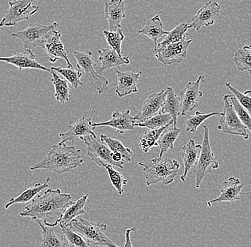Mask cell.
<instances>
[{
  "instance_id": "obj_15",
  "label": "cell",
  "mask_w": 251,
  "mask_h": 247,
  "mask_svg": "<svg viewBox=\"0 0 251 247\" xmlns=\"http://www.w3.org/2000/svg\"><path fill=\"white\" fill-rule=\"evenodd\" d=\"M36 58L37 56L33 52L32 50L25 48L23 52L17 53L13 56L8 57L0 56V62L14 66L20 71H23L24 69H36L50 73L51 70L39 63L36 60Z\"/></svg>"
},
{
  "instance_id": "obj_37",
  "label": "cell",
  "mask_w": 251,
  "mask_h": 247,
  "mask_svg": "<svg viewBox=\"0 0 251 247\" xmlns=\"http://www.w3.org/2000/svg\"><path fill=\"white\" fill-rule=\"evenodd\" d=\"M50 69L54 70L59 75H61L64 79L67 80L74 89H77L79 86L82 85L81 77L82 76L81 70L78 68L75 70L73 68H62V67H51Z\"/></svg>"
},
{
  "instance_id": "obj_21",
  "label": "cell",
  "mask_w": 251,
  "mask_h": 247,
  "mask_svg": "<svg viewBox=\"0 0 251 247\" xmlns=\"http://www.w3.org/2000/svg\"><path fill=\"white\" fill-rule=\"evenodd\" d=\"M104 15L109 22V30L114 32L122 26V22L126 17L125 0H110L104 4Z\"/></svg>"
},
{
  "instance_id": "obj_24",
  "label": "cell",
  "mask_w": 251,
  "mask_h": 247,
  "mask_svg": "<svg viewBox=\"0 0 251 247\" xmlns=\"http://www.w3.org/2000/svg\"><path fill=\"white\" fill-rule=\"evenodd\" d=\"M180 112L181 107L179 97L175 93L172 87H168L166 89V96L161 107V112L170 114L173 118V125L174 126H176L177 119L180 115Z\"/></svg>"
},
{
  "instance_id": "obj_29",
  "label": "cell",
  "mask_w": 251,
  "mask_h": 247,
  "mask_svg": "<svg viewBox=\"0 0 251 247\" xmlns=\"http://www.w3.org/2000/svg\"><path fill=\"white\" fill-rule=\"evenodd\" d=\"M87 200L88 195L86 194V195H82L79 199L76 200L75 202H72V204L67 207V209L63 212L60 218L58 220V225L59 223L67 225V224L70 223L74 219L86 213L84 207H85Z\"/></svg>"
},
{
  "instance_id": "obj_8",
  "label": "cell",
  "mask_w": 251,
  "mask_h": 247,
  "mask_svg": "<svg viewBox=\"0 0 251 247\" xmlns=\"http://www.w3.org/2000/svg\"><path fill=\"white\" fill-rule=\"evenodd\" d=\"M39 10L34 5L32 0H12L9 1V9L0 21V27H12L22 22L29 20Z\"/></svg>"
},
{
  "instance_id": "obj_17",
  "label": "cell",
  "mask_w": 251,
  "mask_h": 247,
  "mask_svg": "<svg viewBox=\"0 0 251 247\" xmlns=\"http://www.w3.org/2000/svg\"><path fill=\"white\" fill-rule=\"evenodd\" d=\"M221 8V6L216 1H210L205 3L193 17L191 24L188 25V29L199 31L203 26L206 27L214 24L216 19L219 17Z\"/></svg>"
},
{
  "instance_id": "obj_10",
  "label": "cell",
  "mask_w": 251,
  "mask_h": 247,
  "mask_svg": "<svg viewBox=\"0 0 251 247\" xmlns=\"http://www.w3.org/2000/svg\"><path fill=\"white\" fill-rule=\"evenodd\" d=\"M86 145L87 156L97 165L104 168L106 165L118 167L119 165L112 159V151L107 145L98 139L97 136L89 135L81 139Z\"/></svg>"
},
{
  "instance_id": "obj_33",
  "label": "cell",
  "mask_w": 251,
  "mask_h": 247,
  "mask_svg": "<svg viewBox=\"0 0 251 247\" xmlns=\"http://www.w3.org/2000/svg\"><path fill=\"white\" fill-rule=\"evenodd\" d=\"M169 127H162L158 129H149L139 137V146L143 152L148 153L151 148L157 147V140L160 135Z\"/></svg>"
},
{
  "instance_id": "obj_44",
  "label": "cell",
  "mask_w": 251,
  "mask_h": 247,
  "mask_svg": "<svg viewBox=\"0 0 251 247\" xmlns=\"http://www.w3.org/2000/svg\"><path fill=\"white\" fill-rule=\"evenodd\" d=\"M37 1V0H32V2H34V1Z\"/></svg>"
},
{
  "instance_id": "obj_22",
  "label": "cell",
  "mask_w": 251,
  "mask_h": 247,
  "mask_svg": "<svg viewBox=\"0 0 251 247\" xmlns=\"http://www.w3.org/2000/svg\"><path fill=\"white\" fill-rule=\"evenodd\" d=\"M99 61L101 67H98L100 73L113 68H119L130 64L129 56H123L118 54L115 50L108 46L103 49L98 50Z\"/></svg>"
},
{
  "instance_id": "obj_30",
  "label": "cell",
  "mask_w": 251,
  "mask_h": 247,
  "mask_svg": "<svg viewBox=\"0 0 251 247\" xmlns=\"http://www.w3.org/2000/svg\"><path fill=\"white\" fill-rule=\"evenodd\" d=\"M180 128H176V126H173L161 134L157 140V147L160 148V153L158 157H162L164 154L169 150H174V143L176 140L178 138L180 134Z\"/></svg>"
},
{
  "instance_id": "obj_36",
  "label": "cell",
  "mask_w": 251,
  "mask_h": 247,
  "mask_svg": "<svg viewBox=\"0 0 251 247\" xmlns=\"http://www.w3.org/2000/svg\"><path fill=\"white\" fill-rule=\"evenodd\" d=\"M221 115V112H213L210 113H205V112H196L194 115H190L186 118L185 121V128L186 131L189 134H194L197 131L198 128L201 125L202 123L208 118L211 117L216 116V115Z\"/></svg>"
},
{
  "instance_id": "obj_1",
  "label": "cell",
  "mask_w": 251,
  "mask_h": 247,
  "mask_svg": "<svg viewBox=\"0 0 251 247\" xmlns=\"http://www.w3.org/2000/svg\"><path fill=\"white\" fill-rule=\"evenodd\" d=\"M72 199L70 194L62 192L59 188H50L36 195L20 212V215L34 220H42L45 225L55 227L63 212L72 204Z\"/></svg>"
},
{
  "instance_id": "obj_12",
  "label": "cell",
  "mask_w": 251,
  "mask_h": 247,
  "mask_svg": "<svg viewBox=\"0 0 251 247\" xmlns=\"http://www.w3.org/2000/svg\"><path fill=\"white\" fill-rule=\"evenodd\" d=\"M61 37L62 34L60 32L55 29L50 31L47 33L40 47L43 48L44 51L47 53L49 61L51 63H55L58 59H62L65 61L68 68H73V65L69 59Z\"/></svg>"
},
{
  "instance_id": "obj_19",
  "label": "cell",
  "mask_w": 251,
  "mask_h": 247,
  "mask_svg": "<svg viewBox=\"0 0 251 247\" xmlns=\"http://www.w3.org/2000/svg\"><path fill=\"white\" fill-rule=\"evenodd\" d=\"M165 96H166V89H163L158 93H152L149 94L144 101L140 112L133 117L135 123L144 121L161 112Z\"/></svg>"
},
{
  "instance_id": "obj_4",
  "label": "cell",
  "mask_w": 251,
  "mask_h": 247,
  "mask_svg": "<svg viewBox=\"0 0 251 247\" xmlns=\"http://www.w3.org/2000/svg\"><path fill=\"white\" fill-rule=\"evenodd\" d=\"M67 225L78 233L90 245L118 247L104 234L105 231L107 230L106 224L93 223L79 216L67 224Z\"/></svg>"
},
{
  "instance_id": "obj_32",
  "label": "cell",
  "mask_w": 251,
  "mask_h": 247,
  "mask_svg": "<svg viewBox=\"0 0 251 247\" xmlns=\"http://www.w3.org/2000/svg\"><path fill=\"white\" fill-rule=\"evenodd\" d=\"M173 124L172 115L169 113L158 112L148 119L134 123L135 127L147 128L148 129H158L162 127H169Z\"/></svg>"
},
{
  "instance_id": "obj_18",
  "label": "cell",
  "mask_w": 251,
  "mask_h": 247,
  "mask_svg": "<svg viewBox=\"0 0 251 247\" xmlns=\"http://www.w3.org/2000/svg\"><path fill=\"white\" fill-rule=\"evenodd\" d=\"M243 187L244 184L241 183L238 178L230 177L227 180L223 182V187L219 196L215 199L207 201L206 205L211 207L212 204L215 202H229L233 204L234 202L239 201L241 199V195H245V193L241 192Z\"/></svg>"
},
{
  "instance_id": "obj_3",
  "label": "cell",
  "mask_w": 251,
  "mask_h": 247,
  "mask_svg": "<svg viewBox=\"0 0 251 247\" xmlns=\"http://www.w3.org/2000/svg\"><path fill=\"white\" fill-rule=\"evenodd\" d=\"M139 165L142 168L147 186L158 182L165 185L172 184L180 170L179 162L170 157H156L150 160L141 161Z\"/></svg>"
},
{
  "instance_id": "obj_26",
  "label": "cell",
  "mask_w": 251,
  "mask_h": 247,
  "mask_svg": "<svg viewBox=\"0 0 251 247\" xmlns=\"http://www.w3.org/2000/svg\"><path fill=\"white\" fill-rule=\"evenodd\" d=\"M169 32L164 29V24L158 15L148 20L144 27L139 31V34H143L153 41L154 46L158 43V40L166 35Z\"/></svg>"
},
{
  "instance_id": "obj_20",
  "label": "cell",
  "mask_w": 251,
  "mask_h": 247,
  "mask_svg": "<svg viewBox=\"0 0 251 247\" xmlns=\"http://www.w3.org/2000/svg\"><path fill=\"white\" fill-rule=\"evenodd\" d=\"M117 76V87L115 92L117 96L123 98L138 92L137 83L142 72L134 71H116Z\"/></svg>"
},
{
  "instance_id": "obj_41",
  "label": "cell",
  "mask_w": 251,
  "mask_h": 247,
  "mask_svg": "<svg viewBox=\"0 0 251 247\" xmlns=\"http://www.w3.org/2000/svg\"><path fill=\"white\" fill-rule=\"evenodd\" d=\"M229 101H231V106L237 116L245 125L249 131H251V118L250 112H249L244 107L237 101L233 95H229Z\"/></svg>"
},
{
  "instance_id": "obj_42",
  "label": "cell",
  "mask_w": 251,
  "mask_h": 247,
  "mask_svg": "<svg viewBox=\"0 0 251 247\" xmlns=\"http://www.w3.org/2000/svg\"><path fill=\"white\" fill-rule=\"evenodd\" d=\"M226 86L233 93V95L236 98L237 101L251 113V90H249L248 91H245L244 93H241L234 87H232L231 84L229 82H226Z\"/></svg>"
},
{
  "instance_id": "obj_11",
  "label": "cell",
  "mask_w": 251,
  "mask_h": 247,
  "mask_svg": "<svg viewBox=\"0 0 251 247\" xmlns=\"http://www.w3.org/2000/svg\"><path fill=\"white\" fill-rule=\"evenodd\" d=\"M202 81L205 83L203 76H199L195 81H189L178 95L181 107L180 115L184 116L199 106V101L203 95V92L200 90Z\"/></svg>"
},
{
  "instance_id": "obj_9",
  "label": "cell",
  "mask_w": 251,
  "mask_h": 247,
  "mask_svg": "<svg viewBox=\"0 0 251 247\" xmlns=\"http://www.w3.org/2000/svg\"><path fill=\"white\" fill-rule=\"evenodd\" d=\"M59 25L60 24L58 22H54L50 25L31 23L25 30L13 33L11 34V37L21 40L23 42L24 48L32 49L40 46L47 33L54 30L59 27Z\"/></svg>"
},
{
  "instance_id": "obj_38",
  "label": "cell",
  "mask_w": 251,
  "mask_h": 247,
  "mask_svg": "<svg viewBox=\"0 0 251 247\" xmlns=\"http://www.w3.org/2000/svg\"><path fill=\"white\" fill-rule=\"evenodd\" d=\"M58 225L60 226L61 230L66 237L69 247H88L90 246L85 239L76 231L73 230L68 225L62 223H59Z\"/></svg>"
},
{
  "instance_id": "obj_35",
  "label": "cell",
  "mask_w": 251,
  "mask_h": 247,
  "mask_svg": "<svg viewBox=\"0 0 251 247\" xmlns=\"http://www.w3.org/2000/svg\"><path fill=\"white\" fill-rule=\"evenodd\" d=\"M100 139L109 146L112 153H120L123 157L124 160L127 162H131L133 156V152L131 148H126L120 140L112 138L109 135H101Z\"/></svg>"
},
{
  "instance_id": "obj_6",
  "label": "cell",
  "mask_w": 251,
  "mask_h": 247,
  "mask_svg": "<svg viewBox=\"0 0 251 247\" xmlns=\"http://www.w3.org/2000/svg\"><path fill=\"white\" fill-rule=\"evenodd\" d=\"M76 59L77 68L84 71L86 79L99 94H102L109 85V81L103 73L98 71V66L94 61L92 51H75L73 52Z\"/></svg>"
},
{
  "instance_id": "obj_5",
  "label": "cell",
  "mask_w": 251,
  "mask_h": 247,
  "mask_svg": "<svg viewBox=\"0 0 251 247\" xmlns=\"http://www.w3.org/2000/svg\"><path fill=\"white\" fill-rule=\"evenodd\" d=\"M203 137L201 144V151L199 155L197 163L194 169L195 173V187L200 188L205 176L211 173L212 170L219 168V163L212 151L210 143L209 130L206 126H203Z\"/></svg>"
},
{
  "instance_id": "obj_14",
  "label": "cell",
  "mask_w": 251,
  "mask_h": 247,
  "mask_svg": "<svg viewBox=\"0 0 251 247\" xmlns=\"http://www.w3.org/2000/svg\"><path fill=\"white\" fill-rule=\"evenodd\" d=\"M92 116H82L75 122V124L70 125L66 132L59 134L61 141L59 143H67L70 142L73 144L78 139L89 135H96L94 128L92 126L93 122Z\"/></svg>"
},
{
  "instance_id": "obj_7",
  "label": "cell",
  "mask_w": 251,
  "mask_h": 247,
  "mask_svg": "<svg viewBox=\"0 0 251 247\" xmlns=\"http://www.w3.org/2000/svg\"><path fill=\"white\" fill-rule=\"evenodd\" d=\"M223 101L224 107L221 115H220L221 117L217 125V129L223 134L242 136L245 140H249V130L237 116L231 104L229 102V94L224 95Z\"/></svg>"
},
{
  "instance_id": "obj_2",
  "label": "cell",
  "mask_w": 251,
  "mask_h": 247,
  "mask_svg": "<svg viewBox=\"0 0 251 247\" xmlns=\"http://www.w3.org/2000/svg\"><path fill=\"white\" fill-rule=\"evenodd\" d=\"M81 150L73 145L59 143L50 147L45 158L31 166L30 170H45L54 172L57 174L72 171L84 162L81 157Z\"/></svg>"
},
{
  "instance_id": "obj_39",
  "label": "cell",
  "mask_w": 251,
  "mask_h": 247,
  "mask_svg": "<svg viewBox=\"0 0 251 247\" xmlns=\"http://www.w3.org/2000/svg\"><path fill=\"white\" fill-rule=\"evenodd\" d=\"M103 34L109 46L115 50L118 54L122 55V42L125 40V36L122 32L121 28L114 32L103 30Z\"/></svg>"
},
{
  "instance_id": "obj_23",
  "label": "cell",
  "mask_w": 251,
  "mask_h": 247,
  "mask_svg": "<svg viewBox=\"0 0 251 247\" xmlns=\"http://www.w3.org/2000/svg\"><path fill=\"white\" fill-rule=\"evenodd\" d=\"M201 151V145H196L194 139H190L186 145L182 147L181 157L183 162V173L180 177V180L186 183L188 172L195 166Z\"/></svg>"
},
{
  "instance_id": "obj_25",
  "label": "cell",
  "mask_w": 251,
  "mask_h": 247,
  "mask_svg": "<svg viewBox=\"0 0 251 247\" xmlns=\"http://www.w3.org/2000/svg\"><path fill=\"white\" fill-rule=\"evenodd\" d=\"M42 230V238L41 241L42 247H69L67 241L62 234L56 232L53 227L45 225L42 220H35Z\"/></svg>"
},
{
  "instance_id": "obj_16",
  "label": "cell",
  "mask_w": 251,
  "mask_h": 247,
  "mask_svg": "<svg viewBox=\"0 0 251 247\" xmlns=\"http://www.w3.org/2000/svg\"><path fill=\"white\" fill-rule=\"evenodd\" d=\"M135 120L129 109L124 112L114 111L111 113V118L106 121L92 122L94 128L107 126L113 128L118 134H123L126 131H133L134 129Z\"/></svg>"
},
{
  "instance_id": "obj_31",
  "label": "cell",
  "mask_w": 251,
  "mask_h": 247,
  "mask_svg": "<svg viewBox=\"0 0 251 247\" xmlns=\"http://www.w3.org/2000/svg\"><path fill=\"white\" fill-rule=\"evenodd\" d=\"M51 70V82L54 89V97L56 101L61 104H65L68 102L70 97V89L69 87L68 81L63 79L54 70Z\"/></svg>"
},
{
  "instance_id": "obj_28",
  "label": "cell",
  "mask_w": 251,
  "mask_h": 247,
  "mask_svg": "<svg viewBox=\"0 0 251 247\" xmlns=\"http://www.w3.org/2000/svg\"><path fill=\"white\" fill-rule=\"evenodd\" d=\"M188 24H186V23H180L174 29L169 32L166 35H165L166 37H164V40L161 41L159 43H157L153 46V54H156L168 45H172V44L176 43V42H179V41L186 38L188 36Z\"/></svg>"
},
{
  "instance_id": "obj_27",
  "label": "cell",
  "mask_w": 251,
  "mask_h": 247,
  "mask_svg": "<svg viewBox=\"0 0 251 247\" xmlns=\"http://www.w3.org/2000/svg\"><path fill=\"white\" fill-rule=\"evenodd\" d=\"M50 181V178H47L46 180L43 183H36L25 190L20 195L9 200L7 204L4 205L5 209L10 207L11 206L16 204H25V203L30 202L36 195L40 193L42 190H45L49 187V182Z\"/></svg>"
},
{
  "instance_id": "obj_40",
  "label": "cell",
  "mask_w": 251,
  "mask_h": 247,
  "mask_svg": "<svg viewBox=\"0 0 251 247\" xmlns=\"http://www.w3.org/2000/svg\"><path fill=\"white\" fill-rule=\"evenodd\" d=\"M107 171L108 176H109L110 181L113 187L116 189L119 196L123 195L124 189L123 186L126 185L128 180L124 177L122 173L116 170L114 166L110 165H106L104 167Z\"/></svg>"
},
{
  "instance_id": "obj_13",
  "label": "cell",
  "mask_w": 251,
  "mask_h": 247,
  "mask_svg": "<svg viewBox=\"0 0 251 247\" xmlns=\"http://www.w3.org/2000/svg\"><path fill=\"white\" fill-rule=\"evenodd\" d=\"M192 40H186V38L168 45L161 51L154 54L158 62L165 66L180 64L187 56L188 48Z\"/></svg>"
},
{
  "instance_id": "obj_43",
  "label": "cell",
  "mask_w": 251,
  "mask_h": 247,
  "mask_svg": "<svg viewBox=\"0 0 251 247\" xmlns=\"http://www.w3.org/2000/svg\"><path fill=\"white\" fill-rule=\"evenodd\" d=\"M136 227L133 226V227L127 229L125 231L126 242L125 245H124L125 247L133 246L132 244H131V238H130V234L133 232V231H136Z\"/></svg>"
},
{
  "instance_id": "obj_34",
  "label": "cell",
  "mask_w": 251,
  "mask_h": 247,
  "mask_svg": "<svg viewBox=\"0 0 251 247\" xmlns=\"http://www.w3.org/2000/svg\"><path fill=\"white\" fill-rule=\"evenodd\" d=\"M233 61L236 65L238 71H247L251 73V46L246 45L240 48L235 52Z\"/></svg>"
}]
</instances>
